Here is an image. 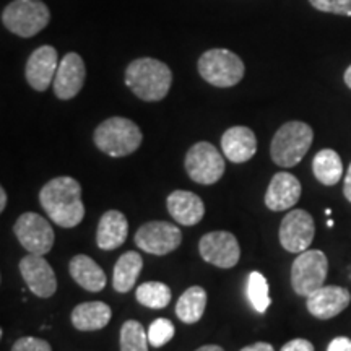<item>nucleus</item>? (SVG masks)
Masks as SVG:
<instances>
[{
	"label": "nucleus",
	"mask_w": 351,
	"mask_h": 351,
	"mask_svg": "<svg viewBox=\"0 0 351 351\" xmlns=\"http://www.w3.org/2000/svg\"><path fill=\"white\" fill-rule=\"evenodd\" d=\"M20 274L26 287L38 298H51L57 289V278L54 270L44 256L28 254L20 261Z\"/></svg>",
	"instance_id": "obj_13"
},
{
	"label": "nucleus",
	"mask_w": 351,
	"mask_h": 351,
	"mask_svg": "<svg viewBox=\"0 0 351 351\" xmlns=\"http://www.w3.org/2000/svg\"><path fill=\"white\" fill-rule=\"evenodd\" d=\"M327 226H328V228H332V226H333V221H332V219H328V223H327Z\"/></svg>",
	"instance_id": "obj_39"
},
{
	"label": "nucleus",
	"mask_w": 351,
	"mask_h": 351,
	"mask_svg": "<svg viewBox=\"0 0 351 351\" xmlns=\"http://www.w3.org/2000/svg\"><path fill=\"white\" fill-rule=\"evenodd\" d=\"M189 178L202 186H212L225 174V160L210 142H199L189 148L184 161Z\"/></svg>",
	"instance_id": "obj_8"
},
{
	"label": "nucleus",
	"mask_w": 351,
	"mask_h": 351,
	"mask_svg": "<svg viewBox=\"0 0 351 351\" xmlns=\"http://www.w3.org/2000/svg\"><path fill=\"white\" fill-rule=\"evenodd\" d=\"M207 306V291L202 287H191L176 302V315L184 324H195L202 319Z\"/></svg>",
	"instance_id": "obj_25"
},
{
	"label": "nucleus",
	"mask_w": 351,
	"mask_h": 351,
	"mask_svg": "<svg viewBox=\"0 0 351 351\" xmlns=\"http://www.w3.org/2000/svg\"><path fill=\"white\" fill-rule=\"evenodd\" d=\"M315 234L314 218L306 210H293L287 213L280 225L278 238L285 251L301 254L309 249Z\"/></svg>",
	"instance_id": "obj_11"
},
{
	"label": "nucleus",
	"mask_w": 351,
	"mask_h": 351,
	"mask_svg": "<svg viewBox=\"0 0 351 351\" xmlns=\"http://www.w3.org/2000/svg\"><path fill=\"white\" fill-rule=\"evenodd\" d=\"M327 351H351V340L348 337H337L328 343Z\"/></svg>",
	"instance_id": "obj_33"
},
{
	"label": "nucleus",
	"mask_w": 351,
	"mask_h": 351,
	"mask_svg": "<svg viewBox=\"0 0 351 351\" xmlns=\"http://www.w3.org/2000/svg\"><path fill=\"white\" fill-rule=\"evenodd\" d=\"M343 80H345V83H346V86L350 88L351 90V65L348 69L345 70V75H343Z\"/></svg>",
	"instance_id": "obj_38"
},
{
	"label": "nucleus",
	"mask_w": 351,
	"mask_h": 351,
	"mask_svg": "<svg viewBox=\"0 0 351 351\" xmlns=\"http://www.w3.org/2000/svg\"><path fill=\"white\" fill-rule=\"evenodd\" d=\"M301 182L289 173H276L269 184L265 194V205L271 212H285L300 202Z\"/></svg>",
	"instance_id": "obj_17"
},
{
	"label": "nucleus",
	"mask_w": 351,
	"mask_h": 351,
	"mask_svg": "<svg viewBox=\"0 0 351 351\" xmlns=\"http://www.w3.org/2000/svg\"><path fill=\"white\" fill-rule=\"evenodd\" d=\"M112 317V311L103 301H88L78 304L72 311V326L80 332L101 330L109 324Z\"/></svg>",
	"instance_id": "obj_21"
},
{
	"label": "nucleus",
	"mask_w": 351,
	"mask_h": 351,
	"mask_svg": "<svg viewBox=\"0 0 351 351\" xmlns=\"http://www.w3.org/2000/svg\"><path fill=\"white\" fill-rule=\"evenodd\" d=\"M127 234H129V223L125 215L119 210H108L98 223L96 244L101 251H114L125 243Z\"/></svg>",
	"instance_id": "obj_20"
},
{
	"label": "nucleus",
	"mask_w": 351,
	"mask_h": 351,
	"mask_svg": "<svg viewBox=\"0 0 351 351\" xmlns=\"http://www.w3.org/2000/svg\"><path fill=\"white\" fill-rule=\"evenodd\" d=\"M176 328L173 322L168 319H156L155 322H152L150 328H148V341L155 348H161L168 341L173 340Z\"/></svg>",
	"instance_id": "obj_29"
},
{
	"label": "nucleus",
	"mask_w": 351,
	"mask_h": 351,
	"mask_svg": "<svg viewBox=\"0 0 351 351\" xmlns=\"http://www.w3.org/2000/svg\"><path fill=\"white\" fill-rule=\"evenodd\" d=\"M313 171L315 179L324 186H335L340 182L341 176H343V163L341 158L335 150L330 148H324L320 150L313 160Z\"/></svg>",
	"instance_id": "obj_24"
},
{
	"label": "nucleus",
	"mask_w": 351,
	"mask_h": 351,
	"mask_svg": "<svg viewBox=\"0 0 351 351\" xmlns=\"http://www.w3.org/2000/svg\"><path fill=\"white\" fill-rule=\"evenodd\" d=\"M241 351H275V348L270 343H265V341H258V343L244 346Z\"/></svg>",
	"instance_id": "obj_34"
},
{
	"label": "nucleus",
	"mask_w": 351,
	"mask_h": 351,
	"mask_svg": "<svg viewBox=\"0 0 351 351\" xmlns=\"http://www.w3.org/2000/svg\"><path fill=\"white\" fill-rule=\"evenodd\" d=\"M309 3L319 12L351 16V0H309Z\"/></svg>",
	"instance_id": "obj_30"
},
{
	"label": "nucleus",
	"mask_w": 351,
	"mask_h": 351,
	"mask_svg": "<svg viewBox=\"0 0 351 351\" xmlns=\"http://www.w3.org/2000/svg\"><path fill=\"white\" fill-rule=\"evenodd\" d=\"M171 298H173L171 288L161 282L142 283L135 293V300L150 309H165L171 302Z\"/></svg>",
	"instance_id": "obj_26"
},
{
	"label": "nucleus",
	"mask_w": 351,
	"mask_h": 351,
	"mask_svg": "<svg viewBox=\"0 0 351 351\" xmlns=\"http://www.w3.org/2000/svg\"><path fill=\"white\" fill-rule=\"evenodd\" d=\"M39 204L47 217L62 228H75L85 218L82 186L70 176L51 179L39 192Z\"/></svg>",
	"instance_id": "obj_1"
},
{
	"label": "nucleus",
	"mask_w": 351,
	"mask_h": 351,
	"mask_svg": "<svg viewBox=\"0 0 351 351\" xmlns=\"http://www.w3.org/2000/svg\"><path fill=\"white\" fill-rule=\"evenodd\" d=\"M59 59L57 51L52 46H41L28 57L25 67V77L28 85L36 91H46L51 83H54Z\"/></svg>",
	"instance_id": "obj_15"
},
{
	"label": "nucleus",
	"mask_w": 351,
	"mask_h": 351,
	"mask_svg": "<svg viewBox=\"0 0 351 351\" xmlns=\"http://www.w3.org/2000/svg\"><path fill=\"white\" fill-rule=\"evenodd\" d=\"M86 69L85 62L77 52H69L60 60L59 69H57L54 83V93L59 99H72L80 93L83 85H85Z\"/></svg>",
	"instance_id": "obj_14"
},
{
	"label": "nucleus",
	"mask_w": 351,
	"mask_h": 351,
	"mask_svg": "<svg viewBox=\"0 0 351 351\" xmlns=\"http://www.w3.org/2000/svg\"><path fill=\"white\" fill-rule=\"evenodd\" d=\"M135 245L153 256H166L182 243V232L169 221H148L135 232Z\"/></svg>",
	"instance_id": "obj_10"
},
{
	"label": "nucleus",
	"mask_w": 351,
	"mask_h": 351,
	"mask_svg": "<svg viewBox=\"0 0 351 351\" xmlns=\"http://www.w3.org/2000/svg\"><path fill=\"white\" fill-rule=\"evenodd\" d=\"M7 207V192L5 189H0V212H3Z\"/></svg>",
	"instance_id": "obj_36"
},
{
	"label": "nucleus",
	"mask_w": 351,
	"mask_h": 351,
	"mask_svg": "<svg viewBox=\"0 0 351 351\" xmlns=\"http://www.w3.org/2000/svg\"><path fill=\"white\" fill-rule=\"evenodd\" d=\"M143 269V258L138 252L129 251L119 257L112 271V287L117 293H129L137 283Z\"/></svg>",
	"instance_id": "obj_23"
},
{
	"label": "nucleus",
	"mask_w": 351,
	"mask_h": 351,
	"mask_svg": "<svg viewBox=\"0 0 351 351\" xmlns=\"http://www.w3.org/2000/svg\"><path fill=\"white\" fill-rule=\"evenodd\" d=\"M51 20V12L43 0H13L2 12V23L20 38H33Z\"/></svg>",
	"instance_id": "obj_5"
},
{
	"label": "nucleus",
	"mask_w": 351,
	"mask_h": 351,
	"mask_svg": "<svg viewBox=\"0 0 351 351\" xmlns=\"http://www.w3.org/2000/svg\"><path fill=\"white\" fill-rule=\"evenodd\" d=\"M195 351H225V350L218 345H204L200 346V348H197Z\"/></svg>",
	"instance_id": "obj_37"
},
{
	"label": "nucleus",
	"mask_w": 351,
	"mask_h": 351,
	"mask_svg": "<svg viewBox=\"0 0 351 351\" xmlns=\"http://www.w3.org/2000/svg\"><path fill=\"white\" fill-rule=\"evenodd\" d=\"M247 298L251 301L254 309L258 314H263L270 306V296H269V283L267 278L261 271H252L247 278Z\"/></svg>",
	"instance_id": "obj_28"
},
{
	"label": "nucleus",
	"mask_w": 351,
	"mask_h": 351,
	"mask_svg": "<svg viewBox=\"0 0 351 351\" xmlns=\"http://www.w3.org/2000/svg\"><path fill=\"white\" fill-rule=\"evenodd\" d=\"M350 301L351 295L348 289L337 287V285H328V287L324 285L306 298V306L314 317L327 320L343 313L350 306Z\"/></svg>",
	"instance_id": "obj_16"
},
{
	"label": "nucleus",
	"mask_w": 351,
	"mask_h": 351,
	"mask_svg": "<svg viewBox=\"0 0 351 351\" xmlns=\"http://www.w3.org/2000/svg\"><path fill=\"white\" fill-rule=\"evenodd\" d=\"M12 351H52L51 345L46 340L36 337H21L12 346Z\"/></svg>",
	"instance_id": "obj_31"
},
{
	"label": "nucleus",
	"mask_w": 351,
	"mask_h": 351,
	"mask_svg": "<svg viewBox=\"0 0 351 351\" xmlns=\"http://www.w3.org/2000/svg\"><path fill=\"white\" fill-rule=\"evenodd\" d=\"M221 150L231 163H245L256 155L257 138L254 130L244 125H234L228 129L221 137Z\"/></svg>",
	"instance_id": "obj_18"
},
{
	"label": "nucleus",
	"mask_w": 351,
	"mask_h": 351,
	"mask_svg": "<svg viewBox=\"0 0 351 351\" xmlns=\"http://www.w3.org/2000/svg\"><path fill=\"white\" fill-rule=\"evenodd\" d=\"M125 85L138 99L156 103L168 96L173 85V72L161 60L142 57L132 60L127 67Z\"/></svg>",
	"instance_id": "obj_2"
},
{
	"label": "nucleus",
	"mask_w": 351,
	"mask_h": 351,
	"mask_svg": "<svg viewBox=\"0 0 351 351\" xmlns=\"http://www.w3.org/2000/svg\"><path fill=\"white\" fill-rule=\"evenodd\" d=\"M13 232L16 239L29 254H38V256H46L51 252L54 245V230L46 218L34 212H26L20 215L16 223L13 225Z\"/></svg>",
	"instance_id": "obj_9"
},
{
	"label": "nucleus",
	"mask_w": 351,
	"mask_h": 351,
	"mask_svg": "<svg viewBox=\"0 0 351 351\" xmlns=\"http://www.w3.org/2000/svg\"><path fill=\"white\" fill-rule=\"evenodd\" d=\"M200 77L217 88H231L243 80L244 62L228 49H210L197 62Z\"/></svg>",
	"instance_id": "obj_6"
},
{
	"label": "nucleus",
	"mask_w": 351,
	"mask_h": 351,
	"mask_svg": "<svg viewBox=\"0 0 351 351\" xmlns=\"http://www.w3.org/2000/svg\"><path fill=\"white\" fill-rule=\"evenodd\" d=\"M343 195L345 199L351 202V165L348 171H346V176H345V182H343Z\"/></svg>",
	"instance_id": "obj_35"
},
{
	"label": "nucleus",
	"mask_w": 351,
	"mask_h": 351,
	"mask_svg": "<svg viewBox=\"0 0 351 351\" xmlns=\"http://www.w3.org/2000/svg\"><path fill=\"white\" fill-rule=\"evenodd\" d=\"M69 271L72 275V278L77 282V285H80L86 291H103L108 283L104 270L101 269L93 258L85 256V254H78V256L70 261Z\"/></svg>",
	"instance_id": "obj_22"
},
{
	"label": "nucleus",
	"mask_w": 351,
	"mask_h": 351,
	"mask_svg": "<svg viewBox=\"0 0 351 351\" xmlns=\"http://www.w3.org/2000/svg\"><path fill=\"white\" fill-rule=\"evenodd\" d=\"M280 351H314V345L309 340L304 339H295L289 340L288 343L283 345V348Z\"/></svg>",
	"instance_id": "obj_32"
},
{
	"label": "nucleus",
	"mask_w": 351,
	"mask_h": 351,
	"mask_svg": "<svg viewBox=\"0 0 351 351\" xmlns=\"http://www.w3.org/2000/svg\"><path fill=\"white\" fill-rule=\"evenodd\" d=\"M199 252L205 262L219 269H232L241 257L238 239L228 231H212L202 236Z\"/></svg>",
	"instance_id": "obj_12"
},
{
	"label": "nucleus",
	"mask_w": 351,
	"mask_h": 351,
	"mask_svg": "<svg viewBox=\"0 0 351 351\" xmlns=\"http://www.w3.org/2000/svg\"><path fill=\"white\" fill-rule=\"evenodd\" d=\"M142 140L140 127L134 121L119 116L101 122L93 134V142L98 150L112 158L132 155L138 150Z\"/></svg>",
	"instance_id": "obj_3"
},
{
	"label": "nucleus",
	"mask_w": 351,
	"mask_h": 351,
	"mask_svg": "<svg viewBox=\"0 0 351 351\" xmlns=\"http://www.w3.org/2000/svg\"><path fill=\"white\" fill-rule=\"evenodd\" d=\"M328 274L327 256L319 249L304 251L291 265V287L296 295L307 298L324 287Z\"/></svg>",
	"instance_id": "obj_7"
},
{
	"label": "nucleus",
	"mask_w": 351,
	"mask_h": 351,
	"mask_svg": "<svg viewBox=\"0 0 351 351\" xmlns=\"http://www.w3.org/2000/svg\"><path fill=\"white\" fill-rule=\"evenodd\" d=\"M166 205H168V212L174 221L184 226L199 225L205 215L204 202L191 191L171 192Z\"/></svg>",
	"instance_id": "obj_19"
},
{
	"label": "nucleus",
	"mask_w": 351,
	"mask_h": 351,
	"mask_svg": "<svg viewBox=\"0 0 351 351\" xmlns=\"http://www.w3.org/2000/svg\"><path fill=\"white\" fill-rule=\"evenodd\" d=\"M148 332L138 320H127L121 327V351H148Z\"/></svg>",
	"instance_id": "obj_27"
},
{
	"label": "nucleus",
	"mask_w": 351,
	"mask_h": 351,
	"mask_svg": "<svg viewBox=\"0 0 351 351\" xmlns=\"http://www.w3.org/2000/svg\"><path fill=\"white\" fill-rule=\"evenodd\" d=\"M314 140L313 127L301 121H289L276 130L270 143V156L280 168L300 165Z\"/></svg>",
	"instance_id": "obj_4"
}]
</instances>
